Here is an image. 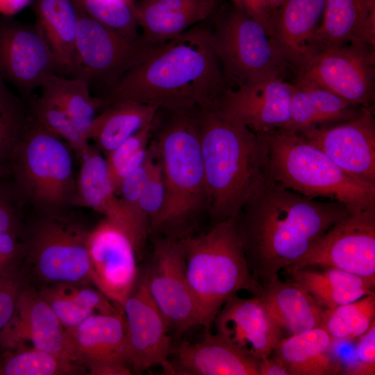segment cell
I'll return each instance as SVG.
<instances>
[{"label":"cell","instance_id":"1","mask_svg":"<svg viewBox=\"0 0 375 375\" xmlns=\"http://www.w3.org/2000/svg\"><path fill=\"white\" fill-rule=\"evenodd\" d=\"M349 212L338 201L308 197L267 179L236 216L254 278L260 285L278 278Z\"/></svg>","mask_w":375,"mask_h":375},{"label":"cell","instance_id":"2","mask_svg":"<svg viewBox=\"0 0 375 375\" xmlns=\"http://www.w3.org/2000/svg\"><path fill=\"white\" fill-rule=\"evenodd\" d=\"M206 22L154 46L142 62L98 97L103 108L133 101L174 111L217 102L229 87Z\"/></svg>","mask_w":375,"mask_h":375},{"label":"cell","instance_id":"3","mask_svg":"<svg viewBox=\"0 0 375 375\" xmlns=\"http://www.w3.org/2000/svg\"><path fill=\"white\" fill-rule=\"evenodd\" d=\"M199 138L206 212L212 223L236 217L268 179L262 135L225 112L218 102L199 108Z\"/></svg>","mask_w":375,"mask_h":375},{"label":"cell","instance_id":"4","mask_svg":"<svg viewBox=\"0 0 375 375\" xmlns=\"http://www.w3.org/2000/svg\"><path fill=\"white\" fill-rule=\"evenodd\" d=\"M156 119L153 142L162 174L165 197L150 226L149 237L180 240L194 233L197 219L206 211V195L199 138V108L164 111Z\"/></svg>","mask_w":375,"mask_h":375},{"label":"cell","instance_id":"5","mask_svg":"<svg viewBox=\"0 0 375 375\" xmlns=\"http://www.w3.org/2000/svg\"><path fill=\"white\" fill-rule=\"evenodd\" d=\"M187 278L199 309L200 326L210 331L224 303L241 290L257 295L261 285L249 268L236 217L180 239Z\"/></svg>","mask_w":375,"mask_h":375},{"label":"cell","instance_id":"6","mask_svg":"<svg viewBox=\"0 0 375 375\" xmlns=\"http://www.w3.org/2000/svg\"><path fill=\"white\" fill-rule=\"evenodd\" d=\"M262 135L269 177L310 198L344 204L349 212L375 209V185L344 172L322 150L298 133L279 128Z\"/></svg>","mask_w":375,"mask_h":375},{"label":"cell","instance_id":"7","mask_svg":"<svg viewBox=\"0 0 375 375\" xmlns=\"http://www.w3.org/2000/svg\"><path fill=\"white\" fill-rule=\"evenodd\" d=\"M74 157L65 141L30 117L7 167L15 190L26 210L56 214L78 208Z\"/></svg>","mask_w":375,"mask_h":375},{"label":"cell","instance_id":"8","mask_svg":"<svg viewBox=\"0 0 375 375\" xmlns=\"http://www.w3.org/2000/svg\"><path fill=\"white\" fill-rule=\"evenodd\" d=\"M75 211L46 214L27 210L21 238L26 256L23 274L42 285L91 284L90 231Z\"/></svg>","mask_w":375,"mask_h":375},{"label":"cell","instance_id":"9","mask_svg":"<svg viewBox=\"0 0 375 375\" xmlns=\"http://www.w3.org/2000/svg\"><path fill=\"white\" fill-rule=\"evenodd\" d=\"M212 18V43L229 88L285 76L288 68L261 23L230 1L222 3Z\"/></svg>","mask_w":375,"mask_h":375},{"label":"cell","instance_id":"10","mask_svg":"<svg viewBox=\"0 0 375 375\" xmlns=\"http://www.w3.org/2000/svg\"><path fill=\"white\" fill-rule=\"evenodd\" d=\"M76 6V55L69 77L82 78L90 90L92 86H103L108 90L142 62L156 45L146 44L142 37L132 39L123 36Z\"/></svg>","mask_w":375,"mask_h":375},{"label":"cell","instance_id":"11","mask_svg":"<svg viewBox=\"0 0 375 375\" xmlns=\"http://www.w3.org/2000/svg\"><path fill=\"white\" fill-rule=\"evenodd\" d=\"M296 81L323 88L357 107H374L375 47L353 41L318 52Z\"/></svg>","mask_w":375,"mask_h":375},{"label":"cell","instance_id":"12","mask_svg":"<svg viewBox=\"0 0 375 375\" xmlns=\"http://www.w3.org/2000/svg\"><path fill=\"white\" fill-rule=\"evenodd\" d=\"M151 236L152 256L144 267L150 296L169 331L183 333L200 326L198 306L187 278L180 240Z\"/></svg>","mask_w":375,"mask_h":375},{"label":"cell","instance_id":"13","mask_svg":"<svg viewBox=\"0 0 375 375\" xmlns=\"http://www.w3.org/2000/svg\"><path fill=\"white\" fill-rule=\"evenodd\" d=\"M312 266L336 268L375 279V209L349 212L301 259L286 268Z\"/></svg>","mask_w":375,"mask_h":375},{"label":"cell","instance_id":"14","mask_svg":"<svg viewBox=\"0 0 375 375\" xmlns=\"http://www.w3.org/2000/svg\"><path fill=\"white\" fill-rule=\"evenodd\" d=\"M56 74L55 56L39 26L0 18V76L5 82L28 102Z\"/></svg>","mask_w":375,"mask_h":375},{"label":"cell","instance_id":"15","mask_svg":"<svg viewBox=\"0 0 375 375\" xmlns=\"http://www.w3.org/2000/svg\"><path fill=\"white\" fill-rule=\"evenodd\" d=\"M91 283L121 309L138 280V253L126 231L104 217L89 231Z\"/></svg>","mask_w":375,"mask_h":375},{"label":"cell","instance_id":"16","mask_svg":"<svg viewBox=\"0 0 375 375\" xmlns=\"http://www.w3.org/2000/svg\"><path fill=\"white\" fill-rule=\"evenodd\" d=\"M133 372L160 366L171 374L173 347L167 322L148 291L144 269L122 306Z\"/></svg>","mask_w":375,"mask_h":375},{"label":"cell","instance_id":"17","mask_svg":"<svg viewBox=\"0 0 375 375\" xmlns=\"http://www.w3.org/2000/svg\"><path fill=\"white\" fill-rule=\"evenodd\" d=\"M67 333L73 361L90 374L133 373L122 312L93 314Z\"/></svg>","mask_w":375,"mask_h":375},{"label":"cell","instance_id":"18","mask_svg":"<svg viewBox=\"0 0 375 375\" xmlns=\"http://www.w3.org/2000/svg\"><path fill=\"white\" fill-rule=\"evenodd\" d=\"M350 176L375 185L374 107L328 126L298 133Z\"/></svg>","mask_w":375,"mask_h":375},{"label":"cell","instance_id":"19","mask_svg":"<svg viewBox=\"0 0 375 375\" xmlns=\"http://www.w3.org/2000/svg\"><path fill=\"white\" fill-rule=\"evenodd\" d=\"M293 83L284 76H268L229 88L218 104L256 134L285 128L291 115Z\"/></svg>","mask_w":375,"mask_h":375},{"label":"cell","instance_id":"20","mask_svg":"<svg viewBox=\"0 0 375 375\" xmlns=\"http://www.w3.org/2000/svg\"><path fill=\"white\" fill-rule=\"evenodd\" d=\"M79 162L77 207L91 208L124 228L131 238L140 261L149 238L148 224L132 212L117 195L109 178L106 158L97 147L90 144Z\"/></svg>","mask_w":375,"mask_h":375},{"label":"cell","instance_id":"21","mask_svg":"<svg viewBox=\"0 0 375 375\" xmlns=\"http://www.w3.org/2000/svg\"><path fill=\"white\" fill-rule=\"evenodd\" d=\"M25 340H29L35 349L74 362L67 330L38 288L30 283L19 296L12 319L0 332V344L7 349Z\"/></svg>","mask_w":375,"mask_h":375},{"label":"cell","instance_id":"22","mask_svg":"<svg viewBox=\"0 0 375 375\" xmlns=\"http://www.w3.org/2000/svg\"><path fill=\"white\" fill-rule=\"evenodd\" d=\"M216 333L257 360L269 356L280 341L281 328L259 298L231 297L215 316Z\"/></svg>","mask_w":375,"mask_h":375},{"label":"cell","instance_id":"23","mask_svg":"<svg viewBox=\"0 0 375 375\" xmlns=\"http://www.w3.org/2000/svg\"><path fill=\"white\" fill-rule=\"evenodd\" d=\"M324 7L325 0H285L274 12L271 42L295 75L315 56L314 39Z\"/></svg>","mask_w":375,"mask_h":375},{"label":"cell","instance_id":"24","mask_svg":"<svg viewBox=\"0 0 375 375\" xmlns=\"http://www.w3.org/2000/svg\"><path fill=\"white\" fill-rule=\"evenodd\" d=\"M172 354L171 374L259 375L258 360L210 331L199 341H183Z\"/></svg>","mask_w":375,"mask_h":375},{"label":"cell","instance_id":"25","mask_svg":"<svg viewBox=\"0 0 375 375\" xmlns=\"http://www.w3.org/2000/svg\"><path fill=\"white\" fill-rule=\"evenodd\" d=\"M224 0H140L135 13L141 37L149 45L174 39L212 17Z\"/></svg>","mask_w":375,"mask_h":375},{"label":"cell","instance_id":"26","mask_svg":"<svg viewBox=\"0 0 375 375\" xmlns=\"http://www.w3.org/2000/svg\"><path fill=\"white\" fill-rule=\"evenodd\" d=\"M353 41L375 47V0H325L314 39L315 55Z\"/></svg>","mask_w":375,"mask_h":375},{"label":"cell","instance_id":"27","mask_svg":"<svg viewBox=\"0 0 375 375\" xmlns=\"http://www.w3.org/2000/svg\"><path fill=\"white\" fill-rule=\"evenodd\" d=\"M257 296L281 328L291 335L322 326L325 309L300 285L279 278L261 285Z\"/></svg>","mask_w":375,"mask_h":375},{"label":"cell","instance_id":"28","mask_svg":"<svg viewBox=\"0 0 375 375\" xmlns=\"http://www.w3.org/2000/svg\"><path fill=\"white\" fill-rule=\"evenodd\" d=\"M293 83L291 115L283 128L296 133L347 121L363 107H357L318 85L296 81Z\"/></svg>","mask_w":375,"mask_h":375},{"label":"cell","instance_id":"29","mask_svg":"<svg viewBox=\"0 0 375 375\" xmlns=\"http://www.w3.org/2000/svg\"><path fill=\"white\" fill-rule=\"evenodd\" d=\"M333 343L327 331L319 326L280 340L273 351L290 375H333L342 368L333 354Z\"/></svg>","mask_w":375,"mask_h":375},{"label":"cell","instance_id":"30","mask_svg":"<svg viewBox=\"0 0 375 375\" xmlns=\"http://www.w3.org/2000/svg\"><path fill=\"white\" fill-rule=\"evenodd\" d=\"M284 270L290 274V280L304 288L324 309L334 308L374 294V278L339 269L328 267L323 272L308 268Z\"/></svg>","mask_w":375,"mask_h":375},{"label":"cell","instance_id":"31","mask_svg":"<svg viewBox=\"0 0 375 375\" xmlns=\"http://www.w3.org/2000/svg\"><path fill=\"white\" fill-rule=\"evenodd\" d=\"M159 109L133 101L108 105L94 119L88 140L106 157L125 140L155 122Z\"/></svg>","mask_w":375,"mask_h":375},{"label":"cell","instance_id":"32","mask_svg":"<svg viewBox=\"0 0 375 375\" xmlns=\"http://www.w3.org/2000/svg\"><path fill=\"white\" fill-rule=\"evenodd\" d=\"M37 24L50 46L59 74L70 76L76 55L78 10L74 0H36Z\"/></svg>","mask_w":375,"mask_h":375},{"label":"cell","instance_id":"33","mask_svg":"<svg viewBox=\"0 0 375 375\" xmlns=\"http://www.w3.org/2000/svg\"><path fill=\"white\" fill-rule=\"evenodd\" d=\"M38 290L66 330L76 327L95 313L122 312L91 284L42 285Z\"/></svg>","mask_w":375,"mask_h":375},{"label":"cell","instance_id":"34","mask_svg":"<svg viewBox=\"0 0 375 375\" xmlns=\"http://www.w3.org/2000/svg\"><path fill=\"white\" fill-rule=\"evenodd\" d=\"M40 96L61 107L88 141L90 126L103 108L102 100L92 97L88 84L82 78L53 74L41 87Z\"/></svg>","mask_w":375,"mask_h":375},{"label":"cell","instance_id":"35","mask_svg":"<svg viewBox=\"0 0 375 375\" xmlns=\"http://www.w3.org/2000/svg\"><path fill=\"white\" fill-rule=\"evenodd\" d=\"M85 371L76 362L24 343L0 356V375H71Z\"/></svg>","mask_w":375,"mask_h":375},{"label":"cell","instance_id":"36","mask_svg":"<svg viewBox=\"0 0 375 375\" xmlns=\"http://www.w3.org/2000/svg\"><path fill=\"white\" fill-rule=\"evenodd\" d=\"M375 321V294L325 309L322 327L334 342L350 341L365 333Z\"/></svg>","mask_w":375,"mask_h":375},{"label":"cell","instance_id":"37","mask_svg":"<svg viewBox=\"0 0 375 375\" xmlns=\"http://www.w3.org/2000/svg\"><path fill=\"white\" fill-rule=\"evenodd\" d=\"M29 119L28 102L0 76V171L7 169L12 152Z\"/></svg>","mask_w":375,"mask_h":375},{"label":"cell","instance_id":"38","mask_svg":"<svg viewBox=\"0 0 375 375\" xmlns=\"http://www.w3.org/2000/svg\"><path fill=\"white\" fill-rule=\"evenodd\" d=\"M31 118L39 126L65 141L80 162L88 149L89 141L78 130L61 107L40 96L28 101Z\"/></svg>","mask_w":375,"mask_h":375},{"label":"cell","instance_id":"39","mask_svg":"<svg viewBox=\"0 0 375 375\" xmlns=\"http://www.w3.org/2000/svg\"><path fill=\"white\" fill-rule=\"evenodd\" d=\"M155 122L125 140L105 157L109 178L116 194L122 180L147 160Z\"/></svg>","mask_w":375,"mask_h":375},{"label":"cell","instance_id":"40","mask_svg":"<svg viewBox=\"0 0 375 375\" xmlns=\"http://www.w3.org/2000/svg\"><path fill=\"white\" fill-rule=\"evenodd\" d=\"M91 18L129 38L140 39L135 2L127 0H74Z\"/></svg>","mask_w":375,"mask_h":375},{"label":"cell","instance_id":"41","mask_svg":"<svg viewBox=\"0 0 375 375\" xmlns=\"http://www.w3.org/2000/svg\"><path fill=\"white\" fill-rule=\"evenodd\" d=\"M26 210L19 199L8 170L0 171V233L21 235Z\"/></svg>","mask_w":375,"mask_h":375},{"label":"cell","instance_id":"42","mask_svg":"<svg viewBox=\"0 0 375 375\" xmlns=\"http://www.w3.org/2000/svg\"><path fill=\"white\" fill-rule=\"evenodd\" d=\"M151 143L150 152L145 162L122 180L117 192L126 207L147 224L139 210V201L157 160L154 144L153 142Z\"/></svg>","mask_w":375,"mask_h":375},{"label":"cell","instance_id":"43","mask_svg":"<svg viewBox=\"0 0 375 375\" xmlns=\"http://www.w3.org/2000/svg\"><path fill=\"white\" fill-rule=\"evenodd\" d=\"M165 197V184L161 167L157 158L154 167L139 201V210L148 222L149 229L160 214L164 204Z\"/></svg>","mask_w":375,"mask_h":375},{"label":"cell","instance_id":"44","mask_svg":"<svg viewBox=\"0 0 375 375\" xmlns=\"http://www.w3.org/2000/svg\"><path fill=\"white\" fill-rule=\"evenodd\" d=\"M26 251L21 235L0 233V279L23 274Z\"/></svg>","mask_w":375,"mask_h":375},{"label":"cell","instance_id":"45","mask_svg":"<svg viewBox=\"0 0 375 375\" xmlns=\"http://www.w3.org/2000/svg\"><path fill=\"white\" fill-rule=\"evenodd\" d=\"M354 361L345 368L344 374L351 375L375 374V321L368 330L358 338Z\"/></svg>","mask_w":375,"mask_h":375},{"label":"cell","instance_id":"46","mask_svg":"<svg viewBox=\"0 0 375 375\" xmlns=\"http://www.w3.org/2000/svg\"><path fill=\"white\" fill-rule=\"evenodd\" d=\"M28 283L24 274L0 279V332L12 319L19 296Z\"/></svg>","mask_w":375,"mask_h":375},{"label":"cell","instance_id":"47","mask_svg":"<svg viewBox=\"0 0 375 375\" xmlns=\"http://www.w3.org/2000/svg\"><path fill=\"white\" fill-rule=\"evenodd\" d=\"M253 17L267 29L271 35L274 14L270 10L266 0H229Z\"/></svg>","mask_w":375,"mask_h":375},{"label":"cell","instance_id":"48","mask_svg":"<svg viewBox=\"0 0 375 375\" xmlns=\"http://www.w3.org/2000/svg\"><path fill=\"white\" fill-rule=\"evenodd\" d=\"M258 370L259 375H290L286 367L274 356L259 360Z\"/></svg>","mask_w":375,"mask_h":375},{"label":"cell","instance_id":"49","mask_svg":"<svg viewBox=\"0 0 375 375\" xmlns=\"http://www.w3.org/2000/svg\"><path fill=\"white\" fill-rule=\"evenodd\" d=\"M267 3L274 15L276 10L285 1V0H266Z\"/></svg>","mask_w":375,"mask_h":375},{"label":"cell","instance_id":"50","mask_svg":"<svg viewBox=\"0 0 375 375\" xmlns=\"http://www.w3.org/2000/svg\"><path fill=\"white\" fill-rule=\"evenodd\" d=\"M127 1H133V0H127Z\"/></svg>","mask_w":375,"mask_h":375},{"label":"cell","instance_id":"51","mask_svg":"<svg viewBox=\"0 0 375 375\" xmlns=\"http://www.w3.org/2000/svg\"><path fill=\"white\" fill-rule=\"evenodd\" d=\"M1 356V355H0Z\"/></svg>","mask_w":375,"mask_h":375}]
</instances>
